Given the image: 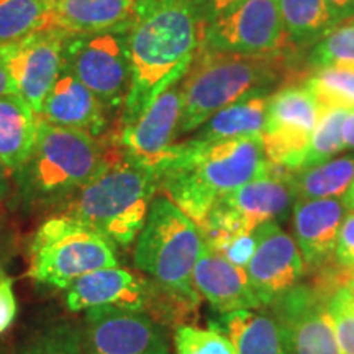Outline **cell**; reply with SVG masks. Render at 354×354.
<instances>
[{
	"label": "cell",
	"mask_w": 354,
	"mask_h": 354,
	"mask_svg": "<svg viewBox=\"0 0 354 354\" xmlns=\"http://www.w3.org/2000/svg\"><path fill=\"white\" fill-rule=\"evenodd\" d=\"M203 33L197 0H158L136 13L128 28L131 84L120 125L138 118L159 94L183 81Z\"/></svg>",
	"instance_id": "obj_1"
},
{
	"label": "cell",
	"mask_w": 354,
	"mask_h": 354,
	"mask_svg": "<svg viewBox=\"0 0 354 354\" xmlns=\"http://www.w3.org/2000/svg\"><path fill=\"white\" fill-rule=\"evenodd\" d=\"M271 167L259 135L174 143L156 171L159 192L201 225L221 198Z\"/></svg>",
	"instance_id": "obj_2"
},
{
	"label": "cell",
	"mask_w": 354,
	"mask_h": 354,
	"mask_svg": "<svg viewBox=\"0 0 354 354\" xmlns=\"http://www.w3.org/2000/svg\"><path fill=\"white\" fill-rule=\"evenodd\" d=\"M158 192V172L128 156L112 133L102 169L64 203L61 214L84 221L115 246H128L138 238Z\"/></svg>",
	"instance_id": "obj_3"
},
{
	"label": "cell",
	"mask_w": 354,
	"mask_h": 354,
	"mask_svg": "<svg viewBox=\"0 0 354 354\" xmlns=\"http://www.w3.org/2000/svg\"><path fill=\"white\" fill-rule=\"evenodd\" d=\"M109 138L39 120L33 151L13 174V189L26 209L63 207L104 166Z\"/></svg>",
	"instance_id": "obj_4"
},
{
	"label": "cell",
	"mask_w": 354,
	"mask_h": 354,
	"mask_svg": "<svg viewBox=\"0 0 354 354\" xmlns=\"http://www.w3.org/2000/svg\"><path fill=\"white\" fill-rule=\"evenodd\" d=\"M286 71L287 56H241L201 46L180 81L177 136L197 131L218 110L243 97L268 94L284 79Z\"/></svg>",
	"instance_id": "obj_5"
},
{
	"label": "cell",
	"mask_w": 354,
	"mask_h": 354,
	"mask_svg": "<svg viewBox=\"0 0 354 354\" xmlns=\"http://www.w3.org/2000/svg\"><path fill=\"white\" fill-rule=\"evenodd\" d=\"M203 246L202 230L171 198L156 196L136 238L133 261L167 299L196 307L198 294L192 274Z\"/></svg>",
	"instance_id": "obj_6"
},
{
	"label": "cell",
	"mask_w": 354,
	"mask_h": 354,
	"mask_svg": "<svg viewBox=\"0 0 354 354\" xmlns=\"http://www.w3.org/2000/svg\"><path fill=\"white\" fill-rule=\"evenodd\" d=\"M28 256V276L56 289H68L84 274L118 266L113 243L68 214L53 215L39 225Z\"/></svg>",
	"instance_id": "obj_7"
},
{
	"label": "cell",
	"mask_w": 354,
	"mask_h": 354,
	"mask_svg": "<svg viewBox=\"0 0 354 354\" xmlns=\"http://www.w3.org/2000/svg\"><path fill=\"white\" fill-rule=\"evenodd\" d=\"M128 28L69 35L64 46V68L91 88L109 110L122 109L131 84Z\"/></svg>",
	"instance_id": "obj_8"
},
{
	"label": "cell",
	"mask_w": 354,
	"mask_h": 354,
	"mask_svg": "<svg viewBox=\"0 0 354 354\" xmlns=\"http://www.w3.org/2000/svg\"><path fill=\"white\" fill-rule=\"evenodd\" d=\"M203 48L254 57L287 56L292 41L277 0H241L205 25Z\"/></svg>",
	"instance_id": "obj_9"
},
{
	"label": "cell",
	"mask_w": 354,
	"mask_h": 354,
	"mask_svg": "<svg viewBox=\"0 0 354 354\" xmlns=\"http://www.w3.org/2000/svg\"><path fill=\"white\" fill-rule=\"evenodd\" d=\"M295 201L290 172L272 166L264 176L256 177L221 198L198 227L253 233L268 221L281 223L286 220Z\"/></svg>",
	"instance_id": "obj_10"
},
{
	"label": "cell",
	"mask_w": 354,
	"mask_h": 354,
	"mask_svg": "<svg viewBox=\"0 0 354 354\" xmlns=\"http://www.w3.org/2000/svg\"><path fill=\"white\" fill-rule=\"evenodd\" d=\"M323 109L305 86H286L269 95L263 131L266 158L272 166L299 171Z\"/></svg>",
	"instance_id": "obj_11"
},
{
	"label": "cell",
	"mask_w": 354,
	"mask_h": 354,
	"mask_svg": "<svg viewBox=\"0 0 354 354\" xmlns=\"http://www.w3.org/2000/svg\"><path fill=\"white\" fill-rule=\"evenodd\" d=\"M68 37L59 30L46 28L0 44V61L10 74L17 94L37 115L64 66Z\"/></svg>",
	"instance_id": "obj_12"
},
{
	"label": "cell",
	"mask_w": 354,
	"mask_h": 354,
	"mask_svg": "<svg viewBox=\"0 0 354 354\" xmlns=\"http://www.w3.org/2000/svg\"><path fill=\"white\" fill-rule=\"evenodd\" d=\"M268 307L287 354H339L328 300L317 290L297 284Z\"/></svg>",
	"instance_id": "obj_13"
},
{
	"label": "cell",
	"mask_w": 354,
	"mask_h": 354,
	"mask_svg": "<svg viewBox=\"0 0 354 354\" xmlns=\"http://www.w3.org/2000/svg\"><path fill=\"white\" fill-rule=\"evenodd\" d=\"M81 331L84 354H171L156 323L138 312L86 310Z\"/></svg>",
	"instance_id": "obj_14"
},
{
	"label": "cell",
	"mask_w": 354,
	"mask_h": 354,
	"mask_svg": "<svg viewBox=\"0 0 354 354\" xmlns=\"http://www.w3.org/2000/svg\"><path fill=\"white\" fill-rule=\"evenodd\" d=\"M254 238L256 250L246 272L261 305H271L299 284L305 263L297 243L277 221L256 228Z\"/></svg>",
	"instance_id": "obj_15"
},
{
	"label": "cell",
	"mask_w": 354,
	"mask_h": 354,
	"mask_svg": "<svg viewBox=\"0 0 354 354\" xmlns=\"http://www.w3.org/2000/svg\"><path fill=\"white\" fill-rule=\"evenodd\" d=\"M180 109L183 95L180 82H177L159 94L138 118L125 125H118L113 138L128 156L156 171L177 138Z\"/></svg>",
	"instance_id": "obj_16"
},
{
	"label": "cell",
	"mask_w": 354,
	"mask_h": 354,
	"mask_svg": "<svg viewBox=\"0 0 354 354\" xmlns=\"http://www.w3.org/2000/svg\"><path fill=\"white\" fill-rule=\"evenodd\" d=\"M153 284L122 268L97 269L84 274L66 290V305L71 312H86L97 307H109L125 312L148 308Z\"/></svg>",
	"instance_id": "obj_17"
},
{
	"label": "cell",
	"mask_w": 354,
	"mask_h": 354,
	"mask_svg": "<svg viewBox=\"0 0 354 354\" xmlns=\"http://www.w3.org/2000/svg\"><path fill=\"white\" fill-rule=\"evenodd\" d=\"M109 112L107 105L63 66L38 117L53 125L102 138L109 131Z\"/></svg>",
	"instance_id": "obj_18"
},
{
	"label": "cell",
	"mask_w": 354,
	"mask_h": 354,
	"mask_svg": "<svg viewBox=\"0 0 354 354\" xmlns=\"http://www.w3.org/2000/svg\"><path fill=\"white\" fill-rule=\"evenodd\" d=\"M192 284L197 294L205 299L218 315L263 307L256 297L246 269L230 263L207 245L194 269Z\"/></svg>",
	"instance_id": "obj_19"
},
{
	"label": "cell",
	"mask_w": 354,
	"mask_h": 354,
	"mask_svg": "<svg viewBox=\"0 0 354 354\" xmlns=\"http://www.w3.org/2000/svg\"><path fill=\"white\" fill-rule=\"evenodd\" d=\"M292 212L294 240L304 263L318 268L335 258L338 232L346 215V205L342 198L295 201Z\"/></svg>",
	"instance_id": "obj_20"
},
{
	"label": "cell",
	"mask_w": 354,
	"mask_h": 354,
	"mask_svg": "<svg viewBox=\"0 0 354 354\" xmlns=\"http://www.w3.org/2000/svg\"><path fill=\"white\" fill-rule=\"evenodd\" d=\"M135 13V0H55L50 28L66 35L107 32L130 26Z\"/></svg>",
	"instance_id": "obj_21"
},
{
	"label": "cell",
	"mask_w": 354,
	"mask_h": 354,
	"mask_svg": "<svg viewBox=\"0 0 354 354\" xmlns=\"http://www.w3.org/2000/svg\"><path fill=\"white\" fill-rule=\"evenodd\" d=\"M39 117L19 94L0 95V161L13 174L33 151Z\"/></svg>",
	"instance_id": "obj_22"
},
{
	"label": "cell",
	"mask_w": 354,
	"mask_h": 354,
	"mask_svg": "<svg viewBox=\"0 0 354 354\" xmlns=\"http://www.w3.org/2000/svg\"><path fill=\"white\" fill-rule=\"evenodd\" d=\"M268 102V94H251L233 102L203 123L194 140L221 141L263 135Z\"/></svg>",
	"instance_id": "obj_23"
},
{
	"label": "cell",
	"mask_w": 354,
	"mask_h": 354,
	"mask_svg": "<svg viewBox=\"0 0 354 354\" xmlns=\"http://www.w3.org/2000/svg\"><path fill=\"white\" fill-rule=\"evenodd\" d=\"M212 328L227 335L238 354H287L272 317L258 310H236L218 315Z\"/></svg>",
	"instance_id": "obj_24"
},
{
	"label": "cell",
	"mask_w": 354,
	"mask_h": 354,
	"mask_svg": "<svg viewBox=\"0 0 354 354\" xmlns=\"http://www.w3.org/2000/svg\"><path fill=\"white\" fill-rule=\"evenodd\" d=\"M290 180L297 201L343 197L354 183V154L331 158L317 166L292 171Z\"/></svg>",
	"instance_id": "obj_25"
},
{
	"label": "cell",
	"mask_w": 354,
	"mask_h": 354,
	"mask_svg": "<svg viewBox=\"0 0 354 354\" xmlns=\"http://www.w3.org/2000/svg\"><path fill=\"white\" fill-rule=\"evenodd\" d=\"M277 3L292 43L318 41L336 25L325 0H277Z\"/></svg>",
	"instance_id": "obj_26"
},
{
	"label": "cell",
	"mask_w": 354,
	"mask_h": 354,
	"mask_svg": "<svg viewBox=\"0 0 354 354\" xmlns=\"http://www.w3.org/2000/svg\"><path fill=\"white\" fill-rule=\"evenodd\" d=\"M55 0H0V44L50 28Z\"/></svg>",
	"instance_id": "obj_27"
},
{
	"label": "cell",
	"mask_w": 354,
	"mask_h": 354,
	"mask_svg": "<svg viewBox=\"0 0 354 354\" xmlns=\"http://www.w3.org/2000/svg\"><path fill=\"white\" fill-rule=\"evenodd\" d=\"M325 110H354V71L343 68L313 69L304 84Z\"/></svg>",
	"instance_id": "obj_28"
},
{
	"label": "cell",
	"mask_w": 354,
	"mask_h": 354,
	"mask_svg": "<svg viewBox=\"0 0 354 354\" xmlns=\"http://www.w3.org/2000/svg\"><path fill=\"white\" fill-rule=\"evenodd\" d=\"M313 69L343 68L354 71V17L338 21L318 39L308 56Z\"/></svg>",
	"instance_id": "obj_29"
},
{
	"label": "cell",
	"mask_w": 354,
	"mask_h": 354,
	"mask_svg": "<svg viewBox=\"0 0 354 354\" xmlns=\"http://www.w3.org/2000/svg\"><path fill=\"white\" fill-rule=\"evenodd\" d=\"M346 113H348L346 110L323 109L320 122H318L315 131H313L307 154H305L302 167H300V169H305V167L317 166L320 165V162L328 161V159L335 156V154L343 151L344 143H343L342 128H343V122H344V117H346Z\"/></svg>",
	"instance_id": "obj_30"
},
{
	"label": "cell",
	"mask_w": 354,
	"mask_h": 354,
	"mask_svg": "<svg viewBox=\"0 0 354 354\" xmlns=\"http://www.w3.org/2000/svg\"><path fill=\"white\" fill-rule=\"evenodd\" d=\"M20 354H84L82 331L73 323H53L28 339Z\"/></svg>",
	"instance_id": "obj_31"
},
{
	"label": "cell",
	"mask_w": 354,
	"mask_h": 354,
	"mask_svg": "<svg viewBox=\"0 0 354 354\" xmlns=\"http://www.w3.org/2000/svg\"><path fill=\"white\" fill-rule=\"evenodd\" d=\"M176 354H238L227 335L215 328L180 325L174 333Z\"/></svg>",
	"instance_id": "obj_32"
},
{
	"label": "cell",
	"mask_w": 354,
	"mask_h": 354,
	"mask_svg": "<svg viewBox=\"0 0 354 354\" xmlns=\"http://www.w3.org/2000/svg\"><path fill=\"white\" fill-rule=\"evenodd\" d=\"M205 245L212 248L215 253L223 256L234 266L245 268L253 258L256 250V238L253 233L225 232V230L201 228Z\"/></svg>",
	"instance_id": "obj_33"
},
{
	"label": "cell",
	"mask_w": 354,
	"mask_h": 354,
	"mask_svg": "<svg viewBox=\"0 0 354 354\" xmlns=\"http://www.w3.org/2000/svg\"><path fill=\"white\" fill-rule=\"evenodd\" d=\"M339 354H354V295L342 287L328 300Z\"/></svg>",
	"instance_id": "obj_34"
},
{
	"label": "cell",
	"mask_w": 354,
	"mask_h": 354,
	"mask_svg": "<svg viewBox=\"0 0 354 354\" xmlns=\"http://www.w3.org/2000/svg\"><path fill=\"white\" fill-rule=\"evenodd\" d=\"M335 259L342 268L354 271V210L346 212L338 232Z\"/></svg>",
	"instance_id": "obj_35"
},
{
	"label": "cell",
	"mask_w": 354,
	"mask_h": 354,
	"mask_svg": "<svg viewBox=\"0 0 354 354\" xmlns=\"http://www.w3.org/2000/svg\"><path fill=\"white\" fill-rule=\"evenodd\" d=\"M17 318V299L13 279L6 272L0 274V333H6Z\"/></svg>",
	"instance_id": "obj_36"
},
{
	"label": "cell",
	"mask_w": 354,
	"mask_h": 354,
	"mask_svg": "<svg viewBox=\"0 0 354 354\" xmlns=\"http://www.w3.org/2000/svg\"><path fill=\"white\" fill-rule=\"evenodd\" d=\"M13 251V233L7 221L0 218V274H3L8 259L12 258Z\"/></svg>",
	"instance_id": "obj_37"
},
{
	"label": "cell",
	"mask_w": 354,
	"mask_h": 354,
	"mask_svg": "<svg viewBox=\"0 0 354 354\" xmlns=\"http://www.w3.org/2000/svg\"><path fill=\"white\" fill-rule=\"evenodd\" d=\"M198 7L202 10V17L205 20V25L210 20H214L216 15H220L221 12L227 10L228 7H232L233 3L241 2V0H197Z\"/></svg>",
	"instance_id": "obj_38"
},
{
	"label": "cell",
	"mask_w": 354,
	"mask_h": 354,
	"mask_svg": "<svg viewBox=\"0 0 354 354\" xmlns=\"http://www.w3.org/2000/svg\"><path fill=\"white\" fill-rule=\"evenodd\" d=\"M335 24L354 17V0H325Z\"/></svg>",
	"instance_id": "obj_39"
},
{
	"label": "cell",
	"mask_w": 354,
	"mask_h": 354,
	"mask_svg": "<svg viewBox=\"0 0 354 354\" xmlns=\"http://www.w3.org/2000/svg\"><path fill=\"white\" fill-rule=\"evenodd\" d=\"M13 192V172L0 161V205Z\"/></svg>",
	"instance_id": "obj_40"
},
{
	"label": "cell",
	"mask_w": 354,
	"mask_h": 354,
	"mask_svg": "<svg viewBox=\"0 0 354 354\" xmlns=\"http://www.w3.org/2000/svg\"><path fill=\"white\" fill-rule=\"evenodd\" d=\"M342 135H343L344 148L354 149V110H349V112L346 113V117H344Z\"/></svg>",
	"instance_id": "obj_41"
},
{
	"label": "cell",
	"mask_w": 354,
	"mask_h": 354,
	"mask_svg": "<svg viewBox=\"0 0 354 354\" xmlns=\"http://www.w3.org/2000/svg\"><path fill=\"white\" fill-rule=\"evenodd\" d=\"M7 94H17L15 84H13L10 74L6 69V66L2 64L0 61V95H7Z\"/></svg>",
	"instance_id": "obj_42"
},
{
	"label": "cell",
	"mask_w": 354,
	"mask_h": 354,
	"mask_svg": "<svg viewBox=\"0 0 354 354\" xmlns=\"http://www.w3.org/2000/svg\"><path fill=\"white\" fill-rule=\"evenodd\" d=\"M343 203L346 205V209L354 210V183L348 189V192L343 196Z\"/></svg>",
	"instance_id": "obj_43"
},
{
	"label": "cell",
	"mask_w": 354,
	"mask_h": 354,
	"mask_svg": "<svg viewBox=\"0 0 354 354\" xmlns=\"http://www.w3.org/2000/svg\"><path fill=\"white\" fill-rule=\"evenodd\" d=\"M135 2H136V13H138L141 10H145L146 7L151 6V3L158 2V0H135ZM136 13H135V15H136Z\"/></svg>",
	"instance_id": "obj_44"
},
{
	"label": "cell",
	"mask_w": 354,
	"mask_h": 354,
	"mask_svg": "<svg viewBox=\"0 0 354 354\" xmlns=\"http://www.w3.org/2000/svg\"><path fill=\"white\" fill-rule=\"evenodd\" d=\"M348 289H349V292H351V294L354 295V274L351 276V279H349V282H348Z\"/></svg>",
	"instance_id": "obj_45"
}]
</instances>
